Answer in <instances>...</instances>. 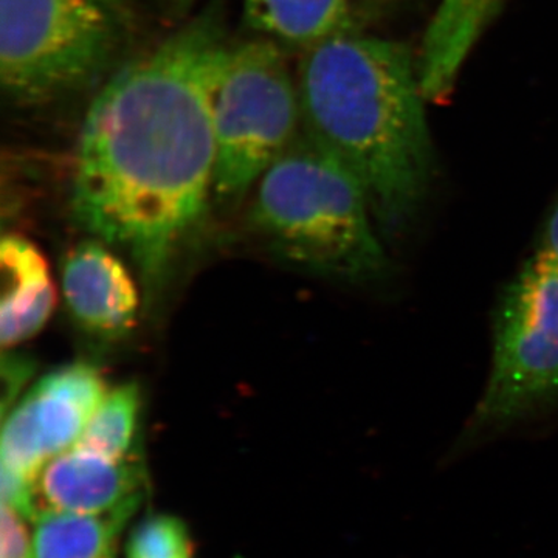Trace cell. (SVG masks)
<instances>
[{
	"label": "cell",
	"instance_id": "cell-17",
	"mask_svg": "<svg viewBox=\"0 0 558 558\" xmlns=\"http://www.w3.org/2000/svg\"><path fill=\"white\" fill-rule=\"evenodd\" d=\"M33 373L32 362L22 357V355L11 354L3 355L2 360V377H3V395L2 410L7 414L10 407L16 405L17 396H20L22 387L27 384Z\"/></svg>",
	"mask_w": 558,
	"mask_h": 558
},
{
	"label": "cell",
	"instance_id": "cell-8",
	"mask_svg": "<svg viewBox=\"0 0 558 558\" xmlns=\"http://www.w3.org/2000/svg\"><path fill=\"white\" fill-rule=\"evenodd\" d=\"M146 472L137 451L110 459L73 447L51 459L39 478L47 509L83 515H105L143 497Z\"/></svg>",
	"mask_w": 558,
	"mask_h": 558
},
{
	"label": "cell",
	"instance_id": "cell-13",
	"mask_svg": "<svg viewBox=\"0 0 558 558\" xmlns=\"http://www.w3.org/2000/svg\"><path fill=\"white\" fill-rule=\"evenodd\" d=\"M242 9L259 36L301 50L349 27V0H242Z\"/></svg>",
	"mask_w": 558,
	"mask_h": 558
},
{
	"label": "cell",
	"instance_id": "cell-14",
	"mask_svg": "<svg viewBox=\"0 0 558 558\" xmlns=\"http://www.w3.org/2000/svg\"><path fill=\"white\" fill-rule=\"evenodd\" d=\"M142 395L137 384H123L108 392L92 414L76 449L94 451L110 459H124L135 453Z\"/></svg>",
	"mask_w": 558,
	"mask_h": 558
},
{
	"label": "cell",
	"instance_id": "cell-9",
	"mask_svg": "<svg viewBox=\"0 0 558 558\" xmlns=\"http://www.w3.org/2000/svg\"><path fill=\"white\" fill-rule=\"evenodd\" d=\"M0 269V343L3 351H9L44 329L57 306V289L46 256L17 234L3 238Z\"/></svg>",
	"mask_w": 558,
	"mask_h": 558
},
{
	"label": "cell",
	"instance_id": "cell-5",
	"mask_svg": "<svg viewBox=\"0 0 558 558\" xmlns=\"http://www.w3.org/2000/svg\"><path fill=\"white\" fill-rule=\"evenodd\" d=\"M126 0H0V84L21 108L80 94L120 57Z\"/></svg>",
	"mask_w": 558,
	"mask_h": 558
},
{
	"label": "cell",
	"instance_id": "cell-10",
	"mask_svg": "<svg viewBox=\"0 0 558 558\" xmlns=\"http://www.w3.org/2000/svg\"><path fill=\"white\" fill-rule=\"evenodd\" d=\"M108 387L100 371L78 362L47 374L24 396L49 462L75 447Z\"/></svg>",
	"mask_w": 558,
	"mask_h": 558
},
{
	"label": "cell",
	"instance_id": "cell-2",
	"mask_svg": "<svg viewBox=\"0 0 558 558\" xmlns=\"http://www.w3.org/2000/svg\"><path fill=\"white\" fill-rule=\"evenodd\" d=\"M303 130L362 180L381 236L421 215L435 178L418 69L396 40L339 33L300 58Z\"/></svg>",
	"mask_w": 558,
	"mask_h": 558
},
{
	"label": "cell",
	"instance_id": "cell-4",
	"mask_svg": "<svg viewBox=\"0 0 558 558\" xmlns=\"http://www.w3.org/2000/svg\"><path fill=\"white\" fill-rule=\"evenodd\" d=\"M557 407L558 263L537 247L499 296L486 385L447 459Z\"/></svg>",
	"mask_w": 558,
	"mask_h": 558
},
{
	"label": "cell",
	"instance_id": "cell-7",
	"mask_svg": "<svg viewBox=\"0 0 558 558\" xmlns=\"http://www.w3.org/2000/svg\"><path fill=\"white\" fill-rule=\"evenodd\" d=\"M61 286L70 318L87 336L116 341L137 325V284L105 242L92 238L69 250L62 260Z\"/></svg>",
	"mask_w": 558,
	"mask_h": 558
},
{
	"label": "cell",
	"instance_id": "cell-15",
	"mask_svg": "<svg viewBox=\"0 0 558 558\" xmlns=\"http://www.w3.org/2000/svg\"><path fill=\"white\" fill-rule=\"evenodd\" d=\"M0 459L2 470L38 483L40 473L49 464L31 407L24 399L11 409L3 422Z\"/></svg>",
	"mask_w": 558,
	"mask_h": 558
},
{
	"label": "cell",
	"instance_id": "cell-6",
	"mask_svg": "<svg viewBox=\"0 0 558 558\" xmlns=\"http://www.w3.org/2000/svg\"><path fill=\"white\" fill-rule=\"evenodd\" d=\"M213 199L238 204L299 137V84L281 44L258 36L230 44L213 97Z\"/></svg>",
	"mask_w": 558,
	"mask_h": 558
},
{
	"label": "cell",
	"instance_id": "cell-3",
	"mask_svg": "<svg viewBox=\"0 0 558 558\" xmlns=\"http://www.w3.org/2000/svg\"><path fill=\"white\" fill-rule=\"evenodd\" d=\"M250 223L278 258L301 270L348 284L391 275L362 180L303 130L256 183Z\"/></svg>",
	"mask_w": 558,
	"mask_h": 558
},
{
	"label": "cell",
	"instance_id": "cell-18",
	"mask_svg": "<svg viewBox=\"0 0 558 558\" xmlns=\"http://www.w3.org/2000/svg\"><path fill=\"white\" fill-rule=\"evenodd\" d=\"M538 248L548 253L550 258L558 263V201L553 209H550L549 218L546 220L545 231H543Z\"/></svg>",
	"mask_w": 558,
	"mask_h": 558
},
{
	"label": "cell",
	"instance_id": "cell-11",
	"mask_svg": "<svg viewBox=\"0 0 558 558\" xmlns=\"http://www.w3.org/2000/svg\"><path fill=\"white\" fill-rule=\"evenodd\" d=\"M505 0H440L417 61L425 98L449 97L462 65Z\"/></svg>",
	"mask_w": 558,
	"mask_h": 558
},
{
	"label": "cell",
	"instance_id": "cell-19",
	"mask_svg": "<svg viewBox=\"0 0 558 558\" xmlns=\"http://www.w3.org/2000/svg\"><path fill=\"white\" fill-rule=\"evenodd\" d=\"M163 2L174 16H183V14L189 13L196 0H163Z\"/></svg>",
	"mask_w": 558,
	"mask_h": 558
},
{
	"label": "cell",
	"instance_id": "cell-16",
	"mask_svg": "<svg viewBox=\"0 0 558 558\" xmlns=\"http://www.w3.org/2000/svg\"><path fill=\"white\" fill-rule=\"evenodd\" d=\"M189 527L168 513L140 521L126 543V558H193Z\"/></svg>",
	"mask_w": 558,
	"mask_h": 558
},
{
	"label": "cell",
	"instance_id": "cell-12",
	"mask_svg": "<svg viewBox=\"0 0 558 558\" xmlns=\"http://www.w3.org/2000/svg\"><path fill=\"white\" fill-rule=\"evenodd\" d=\"M143 497L105 515L40 510L31 558H116L121 534Z\"/></svg>",
	"mask_w": 558,
	"mask_h": 558
},
{
	"label": "cell",
	"instance_id": "cell-1",
	"mask_svg": "<svg viewBox=\"0 0 558 558\" xmlns=\"http://www.w3.org/2000/svg\"><path fill=\"white\" fill-rule=\"evenodd\" d=\"M230 43L215 7L117 69L75 150L72 211L157 288L213 196V97Z\"/></svg>",
	"mask_w": 558,
	"mask_h": 558
}]
</instances>
